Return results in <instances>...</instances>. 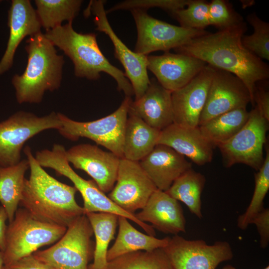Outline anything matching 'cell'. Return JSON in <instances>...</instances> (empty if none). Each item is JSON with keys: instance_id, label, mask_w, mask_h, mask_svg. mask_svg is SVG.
Wrapping results in <instances>:
<instances>
[{"instance_id": "52a82bcc", "label": "cell", "mask_w": 269, "mask_h": 269, "mask_svg": "<svg viewBox=\"0 0 269 269\" xmlns=\"http://www.w3.org/2000/svg\"><path fill=\"white\" fill-rule=\"evenodd\" d=\"M132 102L131 98L126 96L114 112L89 122L76 121L58 113L62 124L58 131L64 137L71 140H77L80 137L91 139L120 158H123L125 130Z\"/></svg>"}, {"instance_id": "7402d4cb", "label": "cell", "mask_w": 269, "mask_h": 269, "mask_svg": "<svg viewBox=\"0 0 269 269\" xmlns=\"http://www.w3.org/2000/svg\"><path fill=\"white\" fill-rule=\"evenodd\" d=\"M157 144L169 146L198 165L209 163L213 158L214 146L199 127L186 128L173 123L160 132Z\"/></svg>"}, {"instance_id": "ba28073f", "label": "cell", "mask_w": 269, "mask_h": 269, "mask_svg": "<svg viewBox=\"0 0 269 269\" xmlns=\"http://www.w3.org/2000/svg\"><path fill=\"white\" fill-rule=\"evenodd\" d=\"M62 126L58 113L44 116L19 111L0 122V167L14 165L21 160L25 143L39 133L49 129L59 130Z\"/></svg>"}, {"instance_id": "d4e9b609", "label": "cell", "mask_w": 269, "mask_h": 269, "mask_svg": "<svg viewBox=\"0 0 269 269\" xmlns=\"http://www.w3.org/2000/svg\"><path fill=\"white\" fill-rule=\"evenodd\" d=\"M119 231L112 246L108 251V262L126 254L137 251H152L165 247L170 237L158 239L144 234L130 223L126 217L119 216Z\"/></svg>"}, {"instance_id": "e575fe53", "label": "cell", "mask_w": 269, "mask_h": 269, "mask_svg": "<svg viewBox=\"0 0 269 269\" xmlns=\"http://www.w3.org/2000/svg\"><path fill=\"white\" fill-rule=\"evenodd\" d=\"M209 16L210 25L219 30L230 28L244 21L243 17L233 8L231 3L225 0H212L209 2Z\"/></svg>"}, {"instance_id": "d6a6232c", "label": "cell", "mask_w": 269, "mask_h": 269, "mask_svg": "<svg viewBox=\"0 0 269 269\" xmlns=\"http://www.w3.org/2000/svg\"><path fill=\"white\" fill-rule=\"evenodd\" d=\"M247 20L253 26L254 32L251 35L243 36V45L261 59L269 61V23L260 19L255 12L248 14Z\"/></svg>"}, {"instance_id": "4fadbf2b", "label": "cell", "mask_w": 269, "mask_h": 269, "mask_svg": "<svg viewBox=\"0 0 269 269\" xmlns=\"http://www.w3.org/2000/svg\"><path fill=\"white\" fill-rule=\"evenodd\" d=\"M102 0H92L85 14L91 11L95 16L96 30L105 33L109 36L114 47V56L123 66L126 77L133 88L135 100L144 93L150 83L147 74V56L132 51L118 37L108 20Z\"/></svg>"}, {"instance_id": "4316f807", "label": "cell", "mask_w": 269, "mask_h": 269, "mask_svg": "<svg viewBox=\"0 0 269 269\" xmlns=\"http://www.w3.org/2000/svg\"><path fill=\"white\" fill-rule=\"evenodd\" d=\"M85 214L95 237L93 262L88 266V269H106L108 247L114 238L119 216L102 212H88Z\"/></svg>"}, {"instance_id": "f1b7e54d", "label": "cell", "mask_w": 269, "mask_h": 269, "mask_svg": "<svg viewBox=\"0 0 269 269\" xmlns=\"http://www.w3.org/2000/svg\"><path fill=\"white\" fill-rule=\"evenodd\" d=\"M205 182L204 175L191 168L177 178L165 192L183 202L191 213L201 219V197Z\"/></svg>"}, {"instance_id": "60d3db41", "label": "cell", "mask_w": 269, "mask_h": 269, "mask_svg": "<svg viewBox=\"0 0 269 269\" xmlns=\"http://www.w3.org/2000/svg\"><path fill=\"white\" fill-rule=\"evenodd\" d=\"M4 265L3 252L0 251V269H3Z\"/></svg>"}, {"instance_id": "5bb4252c", "label": "cell", "mask_w": 269, "mask_h": 269, "mask_svg": "<svg viewBox=\"0 0 269 269\" xmlns=\"http://www.w3.org/2000/svg\"><path fill=\"white\" fill-rule=\"evenodd\" d=\"M156 189L138 161L122 158L116 184L108 196L122 209L134 214L144 207Z\"/></svg>"}, {"instance_id": "8fae6325", "label": "cell", "mask_w": 269, "mask_h": 269, "mask_svg": "<svg viewBox=\"0 0 269 269\" xmlns=\"http://www.w3.org/2000/svg\"><path fill=\"white\" fill-rule=\"evenodd\" d=\"M130 11L137 33L134 51L140 54L148 55L156 51L167 52L209 32L169 24L150 16L145 10L134 9Z\"/></svg>"}, {"instance_id": "e0dca14e", "label": "cell", "mask_w": 269, "mask_h": 269, "mask_svg": "<svg viewBox=\"0 0 269 269\" xmlns=\"http://www.w3.org/2000/svg\"><path fill=\"white\" fill-rule=\"evenodd\" d=\"M214 68L207 64L188 84L171 93L174 124L186 128L199 127Z\"/></svg>"}, {"instance_id": "74e56055", "label": "cell", "mask_w": 269, "mask_h": 269, "mask_svg": "<svg viewBox=\"0 0 269 269\" xmlns=\"http://www.w3.org/2000/svg\"><path fill=\"white\" fill-rule=\"evenodd\" d=\"M8 269H56L53 267L41 262L31 255L15 263L4 266Z\"/></svg>"}, {"instance_id": "ab89813d", "label": "cell", "mask_w": 269, "mask_h": 269, "mask_svg": "<svg viewBox=\"0 0 269 269\" xmlns=\"http://www.w3.org/2000/svg\"><path fill=\"white\" fill-rule=\"evenodd\" d=\"M8 220L6 212L2 206L0 207V251L5 249V232L7 228L6 221Z\"/></svg>"}, {"instance_id": "f546056e", "label": "cell", "mask_w": 269, "mask_h": 269, "mask_svg": "<svg viewBox=\"0 0 269 269\" xmlns=\"http://www.w3.org/2000/svg\"><path fill=\"white\" fill-rule=\"evenodd\" d=\"M81 0H35L36 12L41 25L46 31L61 26L63 21L72 22L78 15Z\"/></svg>"}, {"instance_id": "ac0fdd59", "label": "cell", "mask_w": 269, "mask_h": 269, "mask_svg": "<svg viewBox=\"0 0 269 269\" xmlns=\"http://www.w3.org/2000/svg\"><path fill=\"white\" fill-rule=\"evenodd\" d=\"M147 69L163 88L171 92L188 84L207 65L193 56L169 51L161 55H147Z\"/></svg>"}, {"instance_id": "9a60e30c", "label": "cell", "mask_w": 269, "mask_h": 269, "mask_svg": "<svg viewBox=\"0 0 269 269\" xmlns=\"http://www.w3.org/2000/svg\"><path fill=\"white\" fill-rule=\"evenodd\" d=\"M213 68L199 127L222 114L238 108H247L248 104L251 103L250 92L239 78L225 70Z\"/></svg>"}, {"instance_id": "7c38bea8", "label": "cell", "mask_w": 269, "mask_h": 269, "mask_svg": "<svg viewBox=\"0 0 269 269\" xmlns=\"http://www.w3.org/2000/svg\"><path fill=\"white\" fill-rule=\"evenodd\" d=\"M173 269H216L231 260L233 252L226 241L209 245L203 240H187L174 235L163 248Z\"/></svg>"}, {"instance_id": "2e32d148", "label": "cell", "mask_w": 269, "mask_h": 269, "mask_svg": "<svg viewBox=\"0 0 269 269\" xmlns=\"http://www.w3.org/2000/svg\"><path fill=\"white\" fill-rule=\"evenodd\" d=\"M65 155L69 163L86 172L103 192L112 190L121 159L118 156L88 143L74 145L66 150Z\"/></svg>"}, {"instance_id": "5b68a950", "label": "cell", "mask_w": 269, "mask_h": 269, "mask_svg": "<svg viewBox=\"0 0 269 269\" xmlns=\"http://www.w3.org/2000/svg\"><path fill=\"white\" fill-rule=\"evenodd\" d=\"M66 150L64 145L56 143L51 149L36 151L35 158L41 167L51 168L72 182L83 198L84 214L88 212H102L123 216L136 224L147 234L155 235L154 229L151 225L140 221L134 214L121 208L98 187L93 180H87L79 175L67 161Z\"/></svg>"}, {"instance_id": "d590c367", "label": "cell", "mask_w": 269, "mask_h": 269, "mask_svg": "<svg viewBox=\"0 0 269 269\" xmlns=\"http://www.w3.org/2000/svg\"><path fill=\"white\" fill-rule=\"evenodd\" d=\"M190 0H127L118 3L109 9L107 14L118 10L139 9L146 11L148 8L158 7L171 14L176 10L184 8Z\"/></svg>"}, {"instance_id": "484cf974", "label": "cell", "mask_w": 269, "mask_h": 269, "mask_svg": "<svg viewBox=\"0 0 269 269\" xmlns=\"http://www.w3.org/2000/svg\"><path fill=\"white\" fill-rule=\"evenodd\" d=\"M29 168L27 159L16 165L0 167V202L4 209L9 223L14 218L20 204L23 189L25 173Z\"/></svg>"}, {"instance_id": "603a6c76", "label": "cell", "mask_w": 269, "mask_h": 269, "mask_svg": "<svg viewBox=\"0 0 269 269\" xmlns=\"http://www.w3.org/2000/svg\"><path fill=\"white\" fill-rule=\"evenodd\" d=\"M171 93L152 78L143 95L132 101L130 109L147 125L161 131L174 123Z\"/></svg>"}, {"instance_id": "ffe728a7", "label": "cell", "mask_w": 269, "mask_h": 269, "mask_svg": "<svg viewBox=\"0 0 269 269\" xmlns=\"http://www.w3.org/2000/svg\"><path fill=\"white\" fill-rule=\"evenodd\" d=\"M157 189L166 191L173 182L192 168L185 156L169 146L157 144L152 150L139 161Z\"/></svg>"}, {"instance_id": "277c9868", "label": "cell", "mask_w": 269, "mask_h": 269, "mask_svg": "<svg viewBox=\"0 0 269 269\" xmlns=\"http://www.w3.org/2000/svg\"><path fill=\"white\" fill-rule=\"evenodd\" d=\"M44 34L71 60L76 77L96 80L100 78L101 72H105L115 80L118 90L123 91L126 96L134 95L125 73L111 64L102 52L97 34L78 33L73 29L72 22L46 31Z\"/></svg>"}, {"instance_id": "d6986e66", "label": "cell", "mask_w": 269, "mask_h": 269, "mask_svg": "<svg viewBox=\"0 0 269 269\" xmlns=\"http://www.w3.org/2000/svg\"><path fill=\"white\" fill-rule=\"evenodd\" d=\"M140 221L160 232L174 235L186 232V220L178 201L156 189L141 211L134 214Z\"/></svg>"}, {"instance_id": "8992f818", "label": "cell", "mask_w": 269, "mask_h": 269, "mask_svg": "<svg viewBox=\"0 0 269 269\" xmlns=\"http://www.w3.org/2000/svg\"><path fill=\"white\" fill-rule=\"evenodd\" d=\"M67 228L40 221L24 208L18 209L6 230L4 266L32 255L44 246L57 242Z\"/></svg>"}, {"instance_id": "7a4b0ae2", "label": "cell", "mask_w": 269, "mask_h": 269, "mask_svg": "<svg viewBox=\"0 0 269 269\" xmlns=\"http://www.w3.org/2000/svg\"><path fill=\"white\" fill-rule=\"evenodd\" d=\"M23 151L29 162L30 175L25 179L20 204L36 219L67 228L75 219L84 214L83 207L75 199L77 189L47 173L29 146L26 145Z\"/></svg>"}, {"instance_id": "6da1fadb", "label": "cell", "mask_w": 269, "mask_h": 269, "mask_svg": "<svg viewBox=\"0 0 269 269\" xmlns=\"http://www.w3.org/2000/svg\"><path fill=\"white\" fill-rule=\"evenodd\" d=\"M247 29L243 21L215 33L208 32L174 50L237 76L248 88L254 105L256 84L269 79V67L243 45L242 39Z\"/></svg>"}, {"instance_id": "7bdbcfd3", "label": "cell", "mask_w": 269, "mask_h": 269, "mask_svg": "<svg viewBox=\"0 0 269 269\" xmlns=\"http://www.w3.org/2000/svg\"><path fill=\"white\" fill-rule=\"evenodd\" d=\"M3 269H7V268H5V267L4 266H3Z\"/></svg>"}, {"instance_id": "f35d334b", "label": "cell", "mask_w": 269, "mask_h": 269, "mask_svg": "<svg viewBox=\"0 0 269 269\" xmlns=\"http://www.w3.org/2000/svg\"><path fill=\"white\" fill-rule=\"evenodd\" d=\"M254 103L262 115L269 122V93L263 88L257 87L254 92Z\"/></svg>"}, {"instance_id": "b9f144b4", "label": "cell", "mask_w": 269, "mask_h": 269, "mask_svg": "<svg viewBox=\"0 0 269 269\" xmlns=\"http://www.w3.org/2000/svg\"><path fill=\"white\" fill-rule=\"evenodd\" d=\"M222 269H237L235 267H233L232 265H225V266H224L222 268ZM263 269H269V266H268L265 268H264Z\"/></svg>"}, {"instance_id": "9c48e42d", "label": "cell", "mask_w": 269, "mask_h": 269, "mask_svg": "<svg viewBox=\"0 0 269 269\" xmlns=\"http://www.w3.org/2000/svg\"><path fill=\"white\" fill-rule=\"evenodd\" d=\"M93 231L85 214L75 219L64 235L52 246L33 254L38 260L56 269H88L92 255Z\"/></svg>"}, {"instance_id": "44dd1931", "label": "cell", "mask_w": 269, "mask_h": 269, "mask_svg": "<svg viewBox=\"0 0 269 269\" xmlns=\"http://www.w3.org/2000/svg\"><path fill=\"white\" fill-rule=\"evenodd\" d=\"M9 36L5 52L0 61V75L12 66L17 48L27 36L41 32L42 27L29 0H12L8 10Z\"/></svg>"}, {"instance_id": "83f0119b", "label": "cell", "mask_w": 269, "mask_h": 269, "mask_svg": "<svg viewBox=\"0 0 269 269\" xmlns=\"http://www.w3.org/2000/svg\"><path fill=\"white\" fill-rule=\"evenodd\" d=\"M249 116L246 108H238L220 115L199 128L204 137L214 146H217L237 133Z\"/></svg>"}, {"instance_id": "3957f363", "label": "cell", "mask_w": 269, "mask_h": 269, "mask_svg": "<svg viewBox=\"0 0 269 269\" xmlns=\"http://www.w3.org/2000/svg\"><path fill=\"white\" fill-rule=\"evenodd\" d=\"M26 43V68L21 75H14L12 84L18 103L38 104L46 91L60 87L64 57L57 54L55 46L41 32L30 36Z\"/></svg>"}, {"instance_id": "cb8c5ba5", "label": "cell", "mask_w": 269, "mask_h": 269, "mask_svg": "<svg viewBox=\"0 0 269 269\" xmlns=\"http://www.w3.org/2000/svg\"><path fill=\"white\" fill-rule=\"evenodd\" d=\"M160 132L130 109L125 130L123 158L139 162L157 144Z\"/></svg>"}, {"instance_id": "836d02e7", "label": "cell", "mask_w": 269, "mask_h": 269, "mask_svg": "<svg viewBox=\"0 0 269 269\" xmlns=\"http://www.w3.org/2000/svg\"><path fill=\"white\" fill-rule=\"evenodd\" d=\"M209 2L204 0H190L186 7L178 9L171 15L180 26L189 29L205 30L210 25Z\"/></svg>"}, {"instance_id": "8d00e7d4", "label": "cell", "mask_w": 269, "mask_h": 269, "mask_svg": "<svg viewBox=\"0 0 269 269\" xmlns=\"http://www.w3.org/2000/svg\"><path fill=\"white\" fill-rule=\"evenodd\" d=\"M250 224L257 227L260 236V247L265 249L269 244V209L264 208L251 220Z\"/></svg>"}, {"instance_id": "30bf717a", "label": "cell", "mask_w": 269, "mask_h": 269, "mask_svg": "<svg viewBox=\"0 0 269 269\" xmlns=\"http://www.w3.org/2000/svg\"><path fill=\"white\" fill-rule=\"evenodd\" d=\"M269 122L256 106L249 112L248 120L234 136L219 144L223 162L226 167L237 163L246 164L258 171L263 164L264 146Z\"/></svg>"}, {"instance_id": "4dcf8cb0", "label": "cell", "mask_w": 269, "mask_h": 269, "mask_svg": "<svg viewBox=\"0 0 269 269\" xmlns=\"http://www.w3.org/2000/svg\"><path fill=\"white\" fill-rule=\"evenodd\" d=\"M106 269H173L163 248L137 251L108 262Z\"/></svg>"}, {"instance_id": "1f68e13d", "label": "cell", "mask_w": 269, "mask_h": 269, "mask_svg": "<svg viewBox=\"0 0 269 269\" xmlns=\"http://www.w3.org/2000/svg\"><path fill=\"white\" fill-rule=\"evenodd\" d=\"M266 154L263 165L255 174V187L251 201L245 212L239 216L237 226L246 230L252 218L264 208V200L269 189V148L266 147Z\"/></svg>"}]
</instances>
